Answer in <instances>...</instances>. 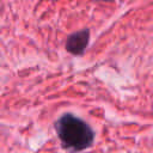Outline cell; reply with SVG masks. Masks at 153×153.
<instances>
[{"label":"cell","mask_w":153,"mask_h":153,"mask_svg":"<svg viewBox=\"0 0 153 153\" xmlns=\"http://www.w3.org/2000/svg\"><path fill=\"white\" fill-rule=\"evenodd\" d=\"M88 38H90L88 29L74 32L68 36L66 42V49L73 55H81L88 44Z\"/></svg>","instance_id":"2"},{"label":"cell","mask_w":153,"mask_h":153,"mask_svg":"<svg viewBox=\"0 0 153 153\" xmlns=\"http://www.w3.org/2000/svg\"><path fill=\"white\" fill-rule=\"evenodd\" d=\"M56 129L62 143L74 151H82L93 141V131L90 126L72 114L60 117Z\"/></svg>","instance_id":"1"}]
</instances>
